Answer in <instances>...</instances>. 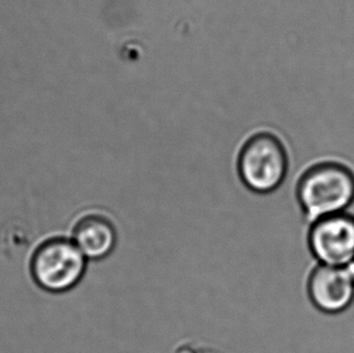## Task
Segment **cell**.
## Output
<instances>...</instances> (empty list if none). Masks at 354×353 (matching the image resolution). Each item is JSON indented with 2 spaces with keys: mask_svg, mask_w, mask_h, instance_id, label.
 <instances>
[{
  "mask_svg": "<svg viewBox=\"0 0 354 353\" xmlns=\"http://www.w3.org/2000/svg\"><path fill=\"white\" fill-rule=\"evenodd\" d=\"M73 242L88 260L109 257L118 244V233L111 220L100 215H90L77 221L73 230Z\"/></svg>",
  "mask_w": 354,
  "mask_h": 353,
  "instance_id": "8992f818",
  "label": "cell"
},
{
  "mask_svg": "<svg viewBox=\"0 0 354 353\" xmlns=\"http://www.w3.org/2000/svg\"><path fill=\"white\" fill-rule=\"evenodd\" d=\"M306 293L312 306L322 314H344L354 302V264L345 267L317 264L307 276Z\"/></svg>",
  "mask_w": 354,
  "mask_h": 353,
  "instance_id": "5b68a950",
  "label": "cell"
},
{
  "mask_svg": "<svg viewBox=\"0 0 354 353\" xmlns=\"http://www.w3.org/2000/svg\"><path fill=\"white\" fill-rule=\"evenodd\" d=\"M87 259L73 239L57 237L39 247L30 264L32 276L40 288L64 293L77 287L86 272Z\"/></svg>",
  "mask_w": 354,
  "mask_h": 353,
  "instance_id": "3957f363",
  "label": "cell"
},
{
  "mask_svg": "<svg viewBox=\"0 0 354 353\" xmlns=\"http://www.w3.org/2000/svg\"><path fill=\"white\" fill-rule=\"evenodd\" d=\"M307 247L319 265L345 267L354 264V215L344 212L312 221Z\"/></svg>",
  "mask_w": 354,
  "mask_h": 353,
  "instance_id": "277c9868",
  "label": "cell"
},
{
  "mask_svg": "<svg viewBox=\"0 0 354 353\" xmlns=\"http://www.w3.org/2000/svg\"><path fill=\"white\" fill-rule=\"evenodd\" d=\"M241 181L257 194H271L282 185L289 172V154L282 139L259 132L243 144L237 160Z\"/></svg>",
  "mask_w": 354,
  "mask_h": 353,
  "instance_id": "7a4b0ae2",
  "label": "cell"
},
{
  "mask_svg": "<svg viewBox=\"0 0 354 353\" xmlns=\"http://www.w3.org/2000/svg\"><path fill=\"white\" fill-rule=\"evenodd\" d=\"M295 197L308 224L348 212L354 203V168L341 159L315 161L299 176Z\"/></svg>",
  "mask_w": 354,
  "mask_h": 353,
  "instance_id": "6da1fadb",
  "label": "cell"
}]
</instances>
